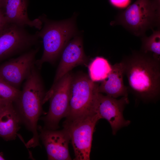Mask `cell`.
I'll return each mask as SVG.
<instances>
[{"label":"cell","instance_id":"cell-6","mask_svg":"<svg viewBox=\"0 0 160 160\" xmlns=\"http://www.w3.org/2000/svg\"><path fill=\"white\" fill-rule=\"evenodd\" d=\"M100 118L97 113L72 121L66 120L63 128L68 132L73 148L74 160H89L93 135Z\"/></svg>","mask_w":160,"mask_h":160},{"label":"cell","instance_id":"cell-22","mask_svg":"<svg viewBox=\"0 0 160 160\" xmlns=\"http://www.w3.org/2000/svg\"><path fill=\"white\" fill-rule=\"evenodd\" d=\"M5 0H0V9H3L4 3Z\"/></svg>","mask_w":160,"mask_h":160},{"label":"cell","instance_id":"cell-20","mask_svg":"<svg viewBox=\"0 0 160 160\" xmlns=\"http://www.w3.org/2000/svg\"><path fill=\"white\" fill-rule=\"evenodd\" d=\"M8 23L4 16L2 9H0V31Z\"/></svg>","mask_w":160,"mask_h":160},{"label":"cell","instance_id":"cell-13","mask_svg":"<svg viewBox=\"0 0 160 160\" xmlns=\"http://www.w3.org/2000/svg\"><path fill=\"white\" fill-rule=\"evenodd\" d=\"M2 9L8 23L33 27L39 30L42 28L43 23L39 18L33 20L29 19L27 0H5Z\"/></svg>","mask_w":160,"mask_h":160},{"label":"cell","instance_id":"cell-3","mask_svg":"<svg viewBox=\"0 0 160 160\" xmlns=\"http://www.w3.org/2000/svg\"><path fill=\"white\" fill-rule=\"evenodd\" d=\"M112 23L137 36H144L148 30L160 28V0H137L119 13Z\"/></svg>","mask_w":160,"mask_h":160},{"label":"cell","instance_id":"cell-15","mask_svg":"<svg viewBox=\"0 0 160 160\" xmlns=\"http://www.w3.org/2000/svg\"><path fill=\"white\" fill-rule=\"evenodd\" d=\"M21 123L13 103L7 105L0 111V137L6 141L15 140Z\"/></svg>","mask_w":160,"mask_h":160},{"label":"cell","instance_id":"cell-14","mask_svg":"<svg viewBox=\"0 0 160 160\" xmlns=\"http://www.w3.org/2000/svg\"><path fill=\"white\" fill-rule=\"evenodd\" d=\"M124 68L122 62L112 65V69L107 77L102 81L98 87V91L114 98L128 97V89L124 84Z\"/></svg>","mask_w":160,"mask_h":160},{"label":"cell","instance_id":"cell-23","mask_svg":"<svg viewBox=\"0 0 160 160\" xmlns=\"http://www.w3.org/2000/svg\"><path fill=\"white\" fill-rule=\"evenodd\" d=\"M4 158L3 156V154L2 153H0V160H4Z\"/></svg>","mask_w":160,"mask_h":160},{"label":"cell","instance_id":"cell-1","mask_svg":"<svg viewBox=\"0 0 160 160\" xmlns=\"http://www.w3.org/2000/svg\"><path fill=\"white\" fill-rule=\"evenodd\" d=\"M121 62L133 93L144 101L156 99L160 92V60L149 53L134 51Z\"/></svg>","mask_w":160,"mask_h":160},{"label":"cell","instance_id":"cell-4","mask_svg":"<svg viewBox=\"0 0 160 160\" xmlns=\"http://www.w3.org/2000/svg\"><path fill=\"white\" fill-rule=\"evenodd\" d=\"M39 18L44 25L42 29L36 32L42 39L44 48L41 58L35 61V65L39 69L44 63H53L56 60L75 32L73 20L56 22Z\"/></svg>","mask_w":160,"mask_h":160},{"label":"cell","instance_id":"cell-12","mask_svg":"<svg viewBox=\"0 0 160 160\" xmlns=\"http://www.w3.org/2000/svg\"><path fill=\"white\" fill-rule=\"evenodd\" d=\"M60 60L52 86L75 67L86 65L88 59L83 50L81 39L76 36L66 44L61 54Z\"/></svg>","mask_w":160,"mask_h":160},{"label":"cell","instance_id":"cell-5","mask_svg":"<svg viewBox=\"0 0 160 160\" xmlns=\"http://www.w3.org/2000/svg\"><path fill=\"white\" fill-rule=\"evenodd\" d=\"M99 85L82 74L73 77L70 86L66 120L72 121L95 113Z\"/></svg>","mask_w":160,"mask_h":160},{"label":"cell","instance_id":"cell-8","mask_svg":"<svg viewBox=\"0 0 160 160\" xmlns=\"http://www.w3.org/2000/svg\"><path fill=\"white\" fill-rule=\"evenodd\" d=\"M39 38L36 33L30 34L24 27L8 23L0 31V61L29 49Z\"/></svg>","mask_w":160,"mask_h":160},{"label":"cell","instance_id":"cell-17","mask_svg":"<svg viewBox=\"0 0 160 160\" xmlns=\"http://www.w3.org/2000/svg\"><path fill=\"white\" fill-rule=\"evenodd\" d=\"M153 31V33L149 36H144L142 37L141 51L150 54L155 58L160 60V28Z\"/></svg>","mask_w":160,"mask_h":160},{"label":"cell","instance_id":"cell-18","mask_svg":"<svg viewBox=\"0 0 160 160\" xmlns=\"http://www.w3.org/2000/svg\"><path fill=\"white\" fill-rule=\"evenodd\" d=\"M20 92L19 89L0 79V100L8 103L15 102Z\"/></svg>","mask_w":160,"mask_h":160},{"label":"cell","instance_id":"cell-7","mask_svg":"<svg viewBox=\"0 0 160 160\" xmlns=\"http://www.w3.org/2000/svg\"><path fill=\"white\" fill-rule=\"evenodd\" d=\"M73 77L69 72L67 73L46 93L44 103L49 100L50 104L47 114L41 119L44 123V128L57 129L59 127L60 120L67 116Z\"/></svg>","mask_w":160,"mask_h":160},{"label":"cell","instance_id":"cell-16","mask_svg":"<svg viewBox=\"0 0 160 160\" xmlns=\"http://www.w3.org/2000/svg\"><path fill=\"white\" fill-rule=\"evenodd\" d=\"M112 69L108 60L101 57L95 58L88 66L89 77L93 81H102L108 76Z\"/></svg>","mask_w":160,"mask_h":160},{"label":"cell","instance_id":"cell-10","mask_svg":"<svg viewBox=\"0 0 160 160\" xmlns=\"http://www.w3.org/2000/svg\"><path fill=\"white\" fill-rule=\"evenodd\" d=\"M129 102L128 97H122L117 99L99 92L95 105V112L101 119H106L110 125L112 133L115 135L123 127L128 126L130 121L126 120L123 116L126 105Z\"/></svg>","mask_w":160,"mask_h":160},{"label":"cell","instance_id":"cell-21","mask_svg":"<svg viewBox=\"0 0 160 160\" xmlns=\"http://www.w3.org/2000/svg\"><path fill=\"white\" fill-rule=\"evenodd\" d=\"M11 103H12L6 102L0 100V111L6 105Z\"/></svg>","mask_w":160,"mask_h":160},{"label":"cell","instance_id":"cell-9","mask_svg":"<svg viewBox=\"0 0 160 160\" xmlns=\"http://www.w3.org/2000/svg\"><path fill=\"white\" fill-rule=\"evenodd\" d=\"M39 50V48L32 49L1 64L0 79L19 89L35 65L36 56Z\"/></svg>","mask_w":160,"mask_h":160},{"label":"cell","instance_id":"cell-11","mask_svg":"<svg viewBox=\"0 0 160 160\" xmlns=\"http://www.w3.org/2000/svg\"><path fill=\"white\" fill-rule=\"evenodd\" d=\"M39 138L45 148L49 160H70L68 148L70 137L67 131L50 129L38 126Z\"/></svg>","mask_w":160,"mask_h":160},{"label":"cell","instance_id":"cell-19","mask_svg":"<svg viewBox=\"0 0 160 160\" xmlns=\"http://www.w3.org/2000/svg\"><path fill=\"white\" fill-rule=\"evenodd\" d=\"M109 1L112 5L119 9L126 7L131 2V0H109Z\"/></svg>","mask_w":160,"mask_h":160},{"label":"cell","instance_id":"cell-2","mask_svg":"<svg viewBox=\"0 0 160 160\" xmlns=\"http://www.w3.org/2000/svg\"><path fill=\"white\" fill-rule=\"evenodd\" d=\"M38 69L35 65L33 66L13 103L22 123L33 134L26 144L28 148L40 145L37 123L42 112L46 93Z\"/></svg>","mask_w":160,"mask_h":160}]
</instances>
